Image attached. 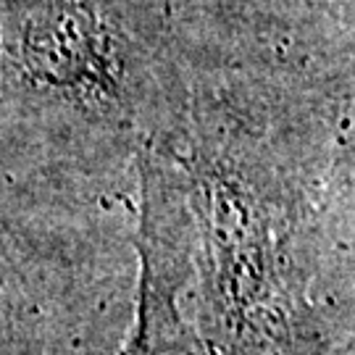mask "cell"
<instances>
[{
    "label": "cell",
    "mask_w": 355,
    "mask_h": 355,
    "mask_svg": "<svg viewBox=\"0 0 355 355\" xmlns=\"http://www.w3.org/2000/svg\"><path fill=\"white\" fill-rule=\"evenodd\" d=\"M353 69L190 61L174 195L198 355H353Z\"/></svg>",
    "instance_id": "cell-1"
},
{
    "label": "cell",
    "mask_w": 355,
    "mask_h": 355,
    "mask_svg": "<svg viewBox=\"0 0 355 355\" xmlns=\"http://www.w3.org/2000/svg\"><path fill=\"white\" fill-rule=\"evenodd\" d=\"M187 82L166 0H3L0 166L135 221L140 158L174 135Z\"/></svg>",
    "instance_id": "cell-2"
},
{
    "label": "cell",
    "mask_w": 355,
    "mask_h": 355,
    "mask_svg": "<svg viewBox=\"0 0 355 355\" xmlns=\"http://www.w3.org/2000/svg\"><path fill=\"white\" fill-rule=\"evenodd\" d=\"M135 221L26 187L0 166V355H116Z\"/></svg>",
    "instance_id": "cell-3"
},
{
    "label": "cell",
    "mask_w": 355,
    "mask_h": 355,
    "mask_svg": "<svg viewBox=\"0 0 355 355\" xmlns=\"http://www.w3.org/2000/svg\"><path fill=\"white\" fill-rule=\"evenodd\" d=\"M0 6H3V0H0Z\"/></svg>",
    "instance_id": "cell-4"
}]
</instances>
